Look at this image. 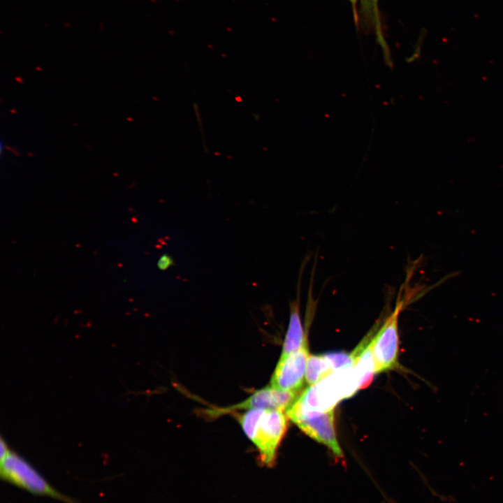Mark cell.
<instances>
[{"label": "cell", "mask_w": 503, "mask_h": 503, "mask_svg": "<svg viewBox=\"0 0 503 503\" xmlns=\"http://www.w3.org/2000/svg\"><path fill=\"white\" fill-rule=\"evenodd\" d=\"M284 411L277 409H249L238 416L240 425L258 451L261 463L272 467L277 450L287 428Z\"/></svg>", "instance_id": "1"}, {"label": "cell", "mask_w": 503, "mask_h": 503, "mask_svg": "<svg viewBox=\"0 0 503 503\" xmlns=\"http://www.w3.org/2000/svg\"><path fill=\"white\" fill-rule=\"evenodd\" d=\"M0 469L3 481L31 493L52 497L64 503H80L57 490L29 462L10 450L1 458Z\"/></svg>", "instance_id": "2"}, {"label": "cell", "mask_w": 503, "mask_h": 503, "mask_svg": "<svg viewBox=\"0 0 503 503\" xmlns=\"http://www.w3.org/2000/svg\"><path fill=\"white\" fill-rule=\"evenodd\" d=\"M286 412L306 435L326 446L335 456H343L335 428L334 409L326 411L309 410L293 402Z\"/></svg>", "instance_id": "3"}, {"label": "cell", "mask_w": 503, "mask_h": 503, "mask_svg": "<svg viewBox=\"0 0 503 503\" xmlns=\"http://www.w3.org/2000/svg\"><path fill=\"white\" fill-rule=\"evenodd\" d=\"M403 302L396 303L394 310L386 318L372 340L375 374L395 367L398 355V321Z\"/></svg>", "instance_id": "4"}, {"label": "cell", "mask_w": 503, "mask_h": 503, "mask_svg": "<svg viewBox=\"0 0 503 503\" xmlns=\"http://www.w3.org/2000/svg\"><path fill=\"white\" fill-rule=\"evenodd\" d=\"M307 344L285 356H280L270 381L272 387L279 390L298 392L305 379Z\"/></svg>", "instance_id": "5"}, {"label": "cell", "mask_w": 503, "mask_h": 503, "mask_svg": "<svg viewBox=\"0 0 503 503\" xmlns=\"http://www.w3.org/2000/svg\"><path fill=\"white\" fill-rule=\"evenodd\" d=\"M298 392L285 391L270 386L256 391L245 401L214 411L224 414L236 409H277L286 411L298 398Z\"/></svg>", "instance_id": "6"}, {"label": "cell", "mask_w": 503, "mask_h": 503, "mask_svg": "<svg viewBox=\"0 0 503 503\" xmlns=\"http://www.w3.org/2000/svg\"><path fill=\"white\" fill-rule=\"evenodd\" d=\"M373 330L353 351V372L358 381L360 388L369 386L375 374L374 362L372 349Z\"/></svg>", "instance_id": "7"}, {"label": "cell", "mask_w": 503, "mask_h": 503, "mask_svg": "<svg viewBox=\"0 0 503 503\" xmlns=\"http://www.w3.org/2000/svg\"><path fill=\"white\" fill-rule=\"evenodd\" d=\"M307 335L300 315L299 291L297 298L290 304V316L287 332L280 356H285L307 344Z\"/></svg>", "instance_id": "8"}, {"label": "cell", "mask_w": 503, "mask_h": 503, "mask_svg": "<svg viewBox=\"0 0 503 503\" xmlns=\"http://www.w3.org/2000/svg\"><path fill=\"white\" fill-rule=\"evenodd\" d=\"M334 372L330 362L323 355H309L305 371V380L313 386Z\"/></svg>", "instance_id": "9"}, {"label": "cell", "mask_w": 503, "mask_h": 503, "mask_svg": "<svg viewBox=\"0 0 503 503\" xmlns=\"http://www.w3.org/2000/svg\"><path fill=\"white\" fill-rule=\"evenodd\" d=\"M325 356L330 362L334 372L352 369L353 367V358L351 353L334 352L326 353Z\"/></svg>", "instance_id": "10"}, {"label": "cell", "mask_w": 503, "mask_h": 503, "mask_svg": "<svg viewBox=\"0 0 503 503\" xmlns=\"http://www.w3.org/2000/svg\"><path fill=\"white\" fill-rule=\"evenodd\" d=\"M0 444H1L0 458H3L4 456H6L7 455V453L9 452L10 449L3 439H1Z\"/></svg>", "instance_id": "11"}, {"label": "cell", "mask_w": 503, "mask_h": 503, "mask_svg": "<svg viewBox=\"0 0 503 503\" xmlns=\"http://www.w3.org/2000/svg\"><path fill=\"white\" fill-rule=\"evenodd\" d=\"M350 1H351V3H353V4H355L357 0H350Z\"/></svg>", "instance_id": "12"}]
</instances>
